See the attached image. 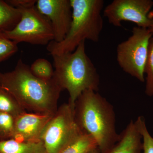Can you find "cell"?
<instances>
[{
	"mask_svg": "<svg viewBox=\"0 0 153 153\" xmlns=\"http://www.w3.org/2000/svg\"><path fill=\"white\" fill-rule=\"evenodd\" d=\"M0 87L10 93L25 110L39 114L55 113L62 91L53 79L45 81L34 76L22 59L13 71H0Z\"/></svg>",
	"mask_w": 153,
	"mask_h": 153,
	"instance_id": "cell-1",
	"label": "cell"
},
{
	"mask_svg": "<svg viewBox=\"0 0 153 153\" xmlns=\"http://www.w3.org/2000/svg\"><path fill=\"white\" fill-rule=\"evenodd\" d=\"M74 113L79 128L93 137L100 153L109 150L119 140L113 107L97 91H83L75 102Z\"/></svg>",
	"mask_w": 153,
	"mask_h": 153,
	"instance_id": "cell-2",
	"label": "cell"
},
{
	"mask_svg": "<svg viewBox=\"0 0 153 153\" xmlns=\"http://www.w3.org/2000/svg\"><path fill=\"white\" fill-rule=\"evenodd\" d=\"M54 63L53 80L62 91L69 95L68 103L74 110V104L85 91H97L100 76L96 68L86 54L85 41L73 52L52 55Z\"/></svg>",
	"mask_w": 153,
	"mask_h": 153,
	"instance_id": "cell-3",
	"label": "cell"
},
{
	"mask_svg": "<svg viewBox=\"0 0 153 153\" xmlns=\"http://www.w3.org/2000/svg\"><path fill=\"white\" fill-rule=\"evenodd\" d=\"M72 16L69 32L60 42L54 41L47 45L50 55L73 52L82 41L97 43L103 29L102 0H70Z\"/></svg>",
	"mask_w": 153,
	"mask_h": 153,
	"instance_id": "cell-4",
	"label": "cell"
},
{
	"mask_svg": "<svg viewBox=\"0 0 153 153\" xmlns=\"http://www.w3.org/2000/svg\"><path fill=\"white\" fill-rule=\"evenodd\" d=\"M152 36L149 29L134 27L131 36L117 48V60L120 68L142 82L145 81L149 44Z\"/></svg>",
	"mask_w": 153,
	"mask_h": 153,
	"instance_id": "cell-5",
	"label": "cell"
},
{
	"mask_svg": "<svg viewBox=\"0 0 153 153\" xmlns=\"http://www.w3.org/2000/svg\"><path fill=\"white\" fill-rule=\"evenodd\" d=\"M68 103L57 108L42 133L41 140L46 153H60L82 132Z\"/></svg>",
	"mask_w": 153,
	"mask_h": 153,
	"instance_id": "cell-6",
	"label": "cell"
},
{
	"mask_svg": "<svg viewBox=\"0 0 153 153\" xmlns=\"http://www.w3.org/2000/svg\"><path fill=\"white\" fill-rule=\"evenodd\" d=\"M20 9L21 19L13 29L3 32L6 37L17 44L25 42L47 45L54 41V33L50 21L38 10L36 6Z\"/></svg>",
	"mask_w": 153,
	"mask_h": 153,
	"instance_id": "cell-7",
	"label": "cell"
},
{
	"mask_svg": "<svg viewBox=\"0 0 153 153\" xmlns=\"http://www.w3.org/2000/svg\"><path fill=\"white\" fill-rule=\"evenodd\" d=\"M153 6L152 0H114L103 9V14L114 27H120L126 21L149 29L152 22L150 12Z\"/></svg>",
	"mask_w": 153,
	"mask_h": 153,
	"instance_id": "cell-8",
	"label": "cell"
},
{
	"mask_svg": "<svg viewBox=\"0 0 153 153\" xmlns=\"http://www.w3.org/2000/svg\"><path fill=\"white\" fill-rule=\"evenodd\" d=\"M36 6L50 21L54 33V41H63L69 32L72 21L70 0H38Z\"/></svg>",
	"mask_w": 153,
	"mask_h": 153,
	"instance_id": "cell-9",
	"label": "cell"
},
{
	"mask_svg": "<svg viewBox=\"0 0 153 153\" xmlns=\"http://www.w3.org/2000/svg\"><path fill=\"white\" fill-rule=\"evenodd\" d=\"M53 114L25 112L15 118L12 139L19 142L41 140L42 133Z\"/></svg>",
	"mask_w": 153,
	"mask_h": 153,
	"instance_id": "cell-10",
	"label": "cell"
},
{
	"mask_svg": "<svg viewBox=\"0 0 153 153\" xmlns=\"http://www.w3.org/2000/svg\"><path fill=\"white\" fill-rule=\"evenodd\" d=\"M142 150L141 135L135 122L131 121L120 134L117 143L105 153H141Z\"/></svg>",
	"mask_w": 153,
	"mask_h": 153,
	"instance_id": "cell-11",
	"label": "cell"
},
{
	"mask_svg": "<svg viewBox=\"0 0 153 153\" xmlns=\"http://www.w3.org/2000/svg\"><path fill=\"white\" fill-rule=\"evenodd\" d=\"M0 153H46L41 140L19 142L13 139L0 141Z\"/></svg>",
	"mask_w": 153,
	"mask_h": 153,
	"instance_id": "cell-12",
	"label": "cell"
},
{
	"mask_svg": "<svg viewBox=\"0 0 153 153\" xmlns=\"http://www.w3.org/2000/svg\"><path fill=\"white\" fill-rule=\"evenodd\" d=\"M21 16L20 9L10 5L6 1L0 0V32L13 29L20 21Z\"/></svg>",
	"mask_w": 153,
	"mask_h": 153,
	"instance_id": "cell-13",
	"label": "cell"
},
{
	"mask_svg": "<svg viewBox=\"0 0 153 153\" xmlns=\"http://www.w3.org/2000/svg\"><path fill=\"white\" fill-rule=\"evenodd\" d=\"M98 147L93 137L82 132L60 153H88Z\"/></svg>",
	"mask_w": 153,
	"mask_h": 153,
	"instance_id": "cell-14",
	"label": "cell"
},
{
	"mask_svg": "<svg viewBox=\"0 0 153 153\" xmlns=\"http://www.w3.org/2000/svg\"><path fill=\"white\" fill-rule=\"evenodd\" d=\"M0 112L6 113L16 118L26 112L10 93L0 87Z\"/></svg>",
	"mask_w": 153,
	"mask_h": 153,
	"instance_id": "cell-15",
	"label": "cell"
},
{
	"mask_svg": "<svg viewBox=\"0 0 153 153\" xmlns=\"http://www.w3.org/2000/svg\"><path fill=\"white\" fill-rule=\"evenodd\" d=\"M30 67L32 74L41 80L49 81L53 78L54 73L53 66L47 59L42 58L36 59Z\"/></svg>",
	"mask_w": 153,
	"mask_h": 153,
	"instance_id": "cell-16",
	"label": "cell"
},
{
	"mask_svg": "<svg viewBox=\"0 0 153 153\" xmlns=\"http://www.w3.org/2000/svg\"><path fill=\"white\" fill-rule=\"evenodd\" d=\"M153 36V19L149 28ZM146 88L145 93L148 96H153V38H151L149 44L147 61L145 69Z\"/></svg>",
	"mask_w": 153,
	"mask_h": 153,
	"instance_id": "cell-17",
	"label": "cell"
},
{
	"mask_svg": "<svg viewBox=\"0 0 153 153\" xmlns=\"http://www.w3.org/2000/svg\"><path fill=\"white\" fill-rule=\"evenodd\" d=\"M135 123L142 138L143 153H153V137L148 131L144 118L139 117Z\"/></svg>",
	"mask_w": 153,
	"mask_h": 153,
	"instance_id": "cell-18",
	"label": "cell"
},
{
	"mask_svg": "<svg viewBox=\"0 0 153 153\" xmlns=\"http://www.w3.org/2000/svg\"><path fill=\"white\" fill-rule=\"evenodd\" d=\"M15 118L6 113L0 112V141L12 139Z\"/></svg>",
	"mask_w": 153,
	"mask_h": 153,
	"instance_id": "cell-19",
	"label": "cell"
},
{
	"mask_svg": "<svg viewBox=\"0 0 153 153\" xmlns=\"http://www.w3.org/2000/svg\"><path fill=\"white\" fill-rule=\"evenodd\" d=\"M18 44L0 32V63L8 59L18 51Z\"/></svg>",
	"mask_w": 153,
	"mask_h": 153,
	"instance_id": "cell-20",
	"label": "cell"
},
{
	"mask_svg": "<svg viewBox=\"0 0 153 153\" xmlns=\"http://www.w3.org/2000/svg\"><path fill=\"white\" fill-rule=\"evenodd\" d=\"M9 4L17 8H25L36 5L35 0H8L6 1Z\"/></svg>",
	"mask_w": 153,
	"mask_h": 153,
	"instance_id": "cell-21",
	"label": "cell"
},
{
	"mask_svg": "<svg viewBox=\"0 0 153 153\" xmlns=\"http://www.w3.org/2000/svg\"><path fill=\"white\" fill-rule=\"evenodd\" d=\"M88 153H100V152L99 149L98 148H95L92 150L91 151L89 152Z\"/></svg>",
	"mask_w": 153,
	"mask_h": 153,
	"instance_id": "cell-22",
	"label": "cell"
}]
</instances>
